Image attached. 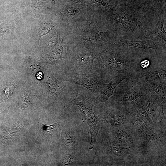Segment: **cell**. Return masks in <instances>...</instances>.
<instances>
[{
    "label": "cell",
    "instance_id": "1",
    "mask_svg": "<svg viewBox=\"0 0 166 166\" xmlns=\"http://www.w3.org/2000/svg\"><path fill=\"white\" fill-rule=\"evenodd\" d=\"M110 16L114 36L134 41L149 39L157 16L147 9L119 7Z\"/></svg>",
    "mask_w": 166,
    "mask_h": 166
},
{
    "label": "cell",
    "instance_id": "2",
    "mask_svg": "<svg viewBox=\"0 0 166 166\" xmlns=\"http://www.w3.org/2000/svg\"><path fill=\"white\" fill-rule=\"evenodd\" d=\"M128 47L110 45L100 53L106 71L113 76L123 74L131 77L136 70V63L130 55Z\"/></svg>",
    "mask_w": 166,
    "mask_h": 166
},
{
    "label": "cell",
    "instance_id": "3",
    "mask_svg": "<svg viewBox=\"0 0 166 166\" xmlns=\"http://www.w3.org/2000/svg\"><path fill=\"white\" fill-rule=\"evenodd\" d=\"M148 91L145 82L139 83L129 77L118 85L113 94L115 98L123 105L129 103L132 105L139 103Z\"/></svg>",
    "mask_w": 166,
    "mask_h": 166
},
{
    "label": "cell",
    "instance_id": "4",
    "mask_svg": "<svg viewBox=\"0 0 166 166\" xmlns=\"http://www.w3.org/2000/svg\"><path fill=\"white\" fill-rule=\"evenodd\" d=\"M67 64L65 69L68 73L65 74H92L106 69L100 53L92 52L81 53Z\"/></svg>",
    "mask_w": 166,
    "mask_h": 166
},
{
    "label": "cell",
    "instance_id": "5",
    "mask_svg": "<svg viewBox=\"0 0 166 166\" xmlns=\"http://www.w3.org/2000/svg\"><path fill=\"white\" fill-rule=\"evenodd\" d=\"M74 101L81 113L82 120L85 121L89 127L88 134L91 136L89 149L93 148L99 129L100 116L96 115L93 111L95 103L85 98L81 94L73 93L72 95Z\"/></svg>",
    "mask_w": 166,
    "mask_h": 166
},
{
    "label": "cell",
    "instance_id": "6",
    "mask_svg": "<svg viewBox=\"0 0 166 166\" xmlns=\"http://www.w3.org/2000/svg\"><path fill=\"white\" fill-rule=\"evenodd\" d=\"M109 74L105 69L89 74H65L64 80L77 84L87 88L98 95L101 91V85L106 83L107 75Z\"/></svg>",
    "mask_w": 166,
    "mask_h": 166
},
{
    "label": "cell",
    "instance_id": "7",
    "mask_svg": "<svg viewBox=\"0 0 166 166\" xmlns=\"http://www.w3.org/2000/svg\"><path fill=\"white\" fill-rule=\"evenodd\" d=\"M166 66L139 70L131 77L139 83L166 79Z\"/></svg>",
    "mask_w": 166,
    "mask_h": 166
},
{
    "label": "cell",
    "instance_id": "8",
    "mask_svg": "<svg viewBox=\"0 0 166 166\" xmlns=\"http://www.w3.org/2000/svg\"><path fill=\"white\" fill-rule=\"evenodd\" d=\"M129 77L127 75L120 74L114 76L111 81L101 85V91L96 99L95 104L105 103L112 96L118 85L124 80Z\"/></svg>",
    "mask_w": 166,
    "mask_h": 166
},
{
    "label": "cell",
    "instance_id": "9",
    "mask_svg": "<svg viewBox=\"0 0 166 166\" xmlns=\"http://www.w3.org/2000/svg\"><path fill=\"white\" fill-rule=\"evenodd\" d=\"M166 17V13L158 16V21L152 27L149 38V39L152 41L156 46H160L165 50L166 49V33L164 24Z\"/></svg>",
    "mask_w": 166,
    "mask_h": 166
},
{
    "label": "cell",
    "instance_id": "10",
    "mask_svg": "<svg viewBox=\"0 0 166 166\" xmlns=\"http://www.w3.org/2000/svg\"><path fill=\"white\" fill-rule=\"evenodd\" d=\"M110 45L120 47H133L145 50L148 48L156 50L157 49V46L154 42L149 39L134 41L114 37Z\"/></svg>",
    "mask_w": 166,
    "mask_h": 166
},
{
    "label": "cell",
    "instance_id": "11",
    "mask_svg": "<svg viewBox=\"0 0 166 166\" xmlns=\"http://www.w3.org/2000/svg\"><path fill=\"white\" fill-rule=\"evenodd\" d=\"M149 92L158 98L165 101L166 80L145 82Z\"/></svg>",
    "mask_w": 166,
    "mask_h": 166
},
{
    "label": "cell",
    "instance_id": "12",
    "mask_svg": "<svg viewBox=\"0 0 166 166\" xmlns=\"http://www.w3.org/2000/svg\"><path fill=\"white\" fill-rule=\"evenodd\" d=\"M148 6L147 9L158 16L166 13V0H147Z\"/></svg>",
    "mask_w": 166,
    "mask_h": 166
},
{
    "label": "cell",
    "instance_id": "13",
    "mask_svg": "<svg viewBox=\"0 0 166 166\" xmlns=\"http://www.w3.org/2000/svg\"><path fill=\"white\" fill-rule=\"evenodd\" d=\"M136 115L144 121L148 126L152 127V122L150 116L140 103L132 105Z\"/></svg>",
    "mask_w": 166,
    "mask_h": 166
},
{
    "label": "cell",
    "instance_id": "14",
    "mask_svg": "<svg viewBox=\"0 0 166 166\" xmlns=\"http://www.w3.org/2000/svg\"><path fill=\"white\" fill-rule=\"evenodd\" d=\"M109 148L111 152L117 156H120L128 149L126 147L114 142L109 144Z\"/></svg>",
    "mask_w": 166,
    "mask_h": 166
},
{
    "label": "cell",
    "instance_id": "15",
    "mask_svg": "<svg viewBox=\"0 0 166 166\" xmlns=\"http://www.w3.org/2000/svg\"><path fill=\"white\" fill-rule=\"evenodd\" d=\"M139 127L140 131L151 140L156 141V136L152 130L147 125L140 122Z\"/></svg>",
    "mask_w": 166,
    "mask_h": 166
},
{
    "label": "cell",
    "instance_id": "16",
    "mask_svg": "<svg viewBox=\"0 0 166 166\" xmlns=\"http://www.w3.org/2000/svg\"><path fill=\"white\" fill-rule=\"evenodd\" d=\"M76 144V138L68 132L66 133L64 141V144L65 147L68 148H72L75 146Z\"/></svg>",
    "mask_w": 166,
    "mask_h": 166
},
{
    "label": "cell",
    "instance_id": "17",
    "mask_svg": "<svg viewBox=\"0 0 166 166\" xmlns=\"http://www.w3.org/2000/svg\"><path fill=\"white\" fill-rule=\"evenodd\" d=\"M104 121L108 125L110 126L120 125L117 120L116 114H108L105 117Z\"/></svg>",
    "mask_w": 166,
    "mask_h": 166
},
{
    "label": "cell",
    "instance_id": "18",
    "mask_svg": "<svg viewBox=\"0 0 166 166\" xmlns=\"http://www.w3.org/2000/svg\"><path fill=\"white\" fill-rule=\"evenodd\" d=\"M57 126V123H55L52 124L47 125L42 124V126L43 132L46 135H52L56 130Z\"/></svg>",
    "mask_w": 166,
    "mask_h": 166
},
{
    "label": "cell",
    "instance_id": "19",
    "mask_svg": "<svg viewBox=\"0 0 166 166\" xmlns=\"http://www.w3.org/2000/svg\"><path fill=\"white\" fill-rule=\"evenodd\" d=\"M115 137L119 141L122 142H126L128 139V134L124 131H119L115 134Z\"/></svg>",
    "mask_w": 166,
    "mask_h": 166
},
{
    "label": "cell",
    "instance_id": "20",
    "mask_svg": "<svg viewBox=\"0 0 166 166\" xmlns=\"http://www.w3.org/2000/svg\"><path fill=\"white\" fill-rule=\"evenodd\" d=\"M73 162V155L69 154L65 156L64 164L65 166L70 165Z\"/></svg>",
    "mask_w": 166,
    "mask_h": 166
}]
</instances>
